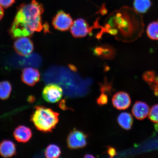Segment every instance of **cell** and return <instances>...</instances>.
Instances as JSON below:
<instances>
[{"instance_id": "obj_19", "label": "cell", "mask_w": 158, "mask_h": 158, "mask_svg": "<svg viewBox=\"0 0 158 158\" xmlns=\"http://www.w3.org/2000/svg\"><path fill=\"white\" fill-rule=\"evenodd\" d=\"M147 34L149 38L158 40V22H153L148 25Z\"/></svg>"}, {"instance_id": "obj_17", "label": "cell", "mask_w": 158, "mask_h": 158, "mask_svg": "<svg viewBox=\"0 0 158 158\" xmlns=\"http://www.w3.org/2000/svg\"><path fill=\"white\" fill-rule=\"evenodd\" d=\"M12 90L11 85L7 81L0 82V99L6 100L9 98Z\"/></svg>"}, {"instance_id": "obj_4", "label": "cell", "mask_w": 158, "mask_h": 158, "mask_svg": "<svg viewBox=\"0 0 158 158\" xmlns=\"http://www.w3.org/2000/svg\"><path fill=\"white\" fill-rule=\"evenodd\" d=\"M63 90L59 85L55 84L47 85L43 89V98L49 103H54L59 101L63 96Z\"/></svg>"}, {"instance_id": "obj_9", "label": "cell", "mask_w": 158, "mask_h": 158, "mask_svg": "<svg viewBox=\"0 0 158 158\" xmlns=\"http://www.w3.org/2000/svg\"><path fill=\"white\" fill-rule=\"evenodd\" d=\"M112 102L114 107L119 110L126 109L129 107L131 102L129 95L124 92H119L114 94Z\"/></svg>"}, {"instance_id": "obj_21", "label": "cell", "mask_w": 158, "mask_h": 158, "mask_svg": "<svg viewBox=\"0 0 158 158\" xmlns=\"http://www.w3.org/2000/svg\"><path fill=\"white\" fill-rule=\"evenodd\" d=\"M15 0H0V6L4 8H7L13 5Z\"/></svg>"}, {"instance_id": "obj_8", "label": "cell", "mask_w": 158, "mask_h": 158, "mask_svg": "<svg viewBox=\"0 0 158 158\" xmlns=\"http://www.w3.org/2000/svg\"><path fill=\"white\" fill-rule=\"evenodd\" d=\"M90 30L88 23L82 19L75 20L70 27L71 32L76 38H81L86 36Z\"/></svg>"}, {"instance_id": "obj_22", "label": "cell", "mask_w": 158, "mask_h": 158, "mask_svg": "<svg viewBox=\"0 0 158 158\" xmlns=\"http://www.w3.org/2000/svg\"><path fill=\"white\" fill-rule=\"evenodd\" d=\"M108 97L106 94L102 93L97 100L98 103L99 105H103L106 104L108 102Z\"/></svg>"}, {"instance_id": "obj_11", "label": "cell", "mask_w": 158, "mask_h": 158, "mask_svg": "<svg viewBox=\"0 0 158 158\" xmlns=\"http://www.w3.org/2000/svg\"><path fill=\"white\" fill-rule=\"evenodd\" d=\"M150 108L147 104L141 102H136L132 108L133 115L137 119L142 120L149 114Z\"/></svg>"}, {"instance_id": "obj_16", "label": "cell", "mask_w": 158, "mask_h": 158, "mask_svg": "<svg viewBox=\"0 0 158 158\" xmlns=\"http://www.w3.org/2000/svg\"><path fill=\"white\" fill-rule=\"evenodd\" d=\"M151 5V0H134L133 3L135 10L138 13H141L147 11Z\"/></svg>"}, {"instance_id": "obj_7", "label": "cell", "mask_w": 158, "mask_h": 158, "mask_svg": "<svg viewBox=\"0 0 158 158\" xmlns=\"http://www.w3.org/2000/svg\"><path fill=\"white\" fill-rule=\"evenodd\" d=\"M14 48L18 54L21 56H26L30 54L34 46L32 41L27 37H19L14 43Z\"/></svg>"}, {"instance_id": "obj_26", "label": "cell", "mask_w": 158, "mask_h": 158, "mask_svg": "<svg viewBox=\"0 0 158 158\" xmlns=\"http://www.w3.org/2000/svg\"><path fill=\"white\" fill-rule=\"evenodd\" d=\"M155 127L156 131L158 132V123L155 124Z\"/></svg>"}, {"instance_id": "obj_3", "label": "cell", "mask_w": 158, "mask_h": 158, "mask_svg": "<svg viewBox=\"0 0 158 158\" xmlns=\"http://www.w3.org/2000/svg\"><path fill=\"white\" fill-rule=\"evenodd\" d=\"M59 114L43 106L35 107L31 120L37 129L45 132L52 131L59 121Z\"/></svg>"}, {"instance_id": "obj_20", "label": "cell", "mask_w": 158, "mask_h": 158, "mask_svg": "<svg viewBox=\"0 0 158 158\" xmlns=\"http://www.w3.org/2000/svg\"><path fill=\"white\" fill-rule=\"evenodd\" d=\"M149 118L152 122L158 123V105H155L150 110Z\"/></svg>"}, {"instance_id": "obj_25", "label": "cell", "mask_w": 158, "mask_h": 158, "mask_svg": "<svg viewBox=\"0 0 158 158\" xmlns=\"http://www.w3.org/2000/svg\"><path fill=\"white\" fill-rule=\"evenodd\" d=\"M85 158H94V157L93 156L89 155V154H88V155H86L85 156Z\"/></svg>"}, {"instance_id": "obj_10", "label": "cell", "mask_w": 158, "mask_h": 158, "mask_svg": "<svg viewBox=\"0 0 158 158\" xmlns=\"http://www.w3.org/2000/svg\"><path fill=\"white\" fill-rule=\"evenodd\" d=\"M40 78L39 71L31 68H25L23 70L21 78L23 81L29 86H32L38 82Z\"/></svg>"}, {"instance_id": "obj_13", "label": "cell", "mask_w": 158, "mask_h": 158, "mask_svg": "<svg viewBox=\"0 0 158 158\" xmlns=\"http://www.w3.org/2000/svg\"><path fill=\"white\" fill-rule=\"evenodd\" d=\"M16 153L14 143L10 140H4L0 143V155L5 158L10 157Z\"/></svg>"}, {"instance_id": "obj_23", "label": "cell", "mask_w": 158, "mask_h": 158, "mask_svg": "<svg viewBox=\"0 0 158 158\" xmlns=\"http://www.w3.org/2000/svg\"><path fill=\"white\" fill-rule=\"evenodd\" d=\"M107 153L110 158L113 157L114 156H115L117 154H116V150L114 148L111 147H108Z\"/></svg>"}, {"instance_id": "obj_24", "label": "cell", "mask_w": 158, "mask_h": 158, "mask_svg": "<svg viewBox=\"0 0 158 158\" xmlns=\"http://www.w3.org/2000/svg\"><path fill=\"white\" fill-rule=\"evenodd\" d=\"M4 15V10L3 7L0 6V20L2 18Z\"/></svg>"}, {"instance_id": "obj_2", "label": "cell", "mask_w": 158, "mask_h": 158, "mask_svg": "<svg viewBox=\"0 0 158 158\" xmlns=\"http://www.w3.org/2000/svg\"><path fill=\"white\" fill-rule=\"evenodd\" d=\"M44 8L35 0L31 3L21 5L18 10L10 30L13 38L31 36L35 31L43 29L42 15Z\"/></svg>"}, {"instance_id": "obj_18", "label": "cell", "mask_w": 158, "mask_h": 158, "mask_svg": "<svg viewBox=\"0 0 158 158\" xmlns=\"http://www.w3.org/2000/svg\"><path fill=\"white\" fill-rule=\"evenodd\" d=\"M60 154V148L54 144H51L48 146L45 152V157L48 158H58Z\"/></svg>"}, {"instance_id": "obj_5", "label": "cell", "mask_w": 158, "mask_h": 158, "mask_svg": "<svg viewBox=\"0 0 158 158\" xmlns=\"http://www.w3.org/2000/svg\"><path fill=\"white\" fill-rule=\"evenodd\" d=\"M67 143L70 149L84 148L87 144V135L83 132L74 129L69 134Z\"/></svg>"}, {"instance_id": "obj_15", "label": "cell", "mask_w": 158, "mask_h": 158, "mask_svg": "<svg viewBox=\"0 0 158 158\" xmlns=\"http://www.w3.org/2000/svg\"><path fill=\"white\" fill-rule=\"evenodd\" d=\"M118 124L126 130L131 129L133 123V118L131 114L127 112H123L118 116Z\"/></svg>"}, {"instance_id": "obj_12", "label": "cell", "mask_w": 158, "mask_h": 158, "mask_svg": "<svg viewBox=\"0 0 158 158\" xmlns=\"http://www.w3.org/2000/svg\"><path fill=\"white\" fill-rule=\"evenodd\" d=\"M13 134L15 140L19 143H27L32 137L30 128L24 126H20L16 128Z\"/></svg>"}, {"instance_id": "obj_14", "label": "cell", "mask_w": 158, "mask_h": 158, "mask_svg": "<svg viewBox=\"0 0 158 158\" xmlns=\"http://www.w3.org/2000/svg\"><path fill=\"white\" fill-rule=\"evenodd\" d=\"M143 78L152 89L155 91V94L158 95V76L155 73L152 71H147L143 74Z\"/></svg>"}, {"instance_id": "obj_1", "label": "cell", "mask_w": 158, "mask_h": 158, "mask_svg": "<svg viewBox=\"0 0 158 158\" xmlns=\"http://www.w3.org/2000/svg\"><path fill=\"white\" fill-rule=\"evenodd\" d=\"M137 12L127 7L114 12L108 21L107 32L126 42L135 40L144 28L143 17Z\"/></svg>"}, {"instance_id": "obj_6", "label": "cell", "mask_w": 158, "mask_h": 158, "mask_svg": "<svg viewBox=\"0 0 158 158\" xmlns=\"http://www.w3.org/2000/svg\"><path fill=\"white\" fill-rule=\"evenodd\" d=\"M73 22L70 15L60 10L58 12L53 18L52 25L55 29L61 31H65L70 29Z\"/></svg>"}]
</instances>
